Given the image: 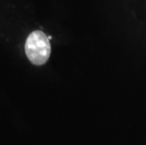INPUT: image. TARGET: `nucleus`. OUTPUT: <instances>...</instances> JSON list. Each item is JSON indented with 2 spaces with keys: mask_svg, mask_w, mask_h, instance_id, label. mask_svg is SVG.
<instances>
[{
  "mask_svg": "<svg viewBox=\"0 0 146 145\" xmlns=\"http://www.w3.org/2000/svg\"><path fill=\"white\" fill-rule=\"evenodd\" d=\"M25 51L29 61L34 65H42L48 60L51 54L49 38L41 30H36L27 37Z\"/></svg>",
  "mask_w": 146,
  "mask_h": 145,
  "instance_id": "1",
  "label": "nucleus"
}]
</instances>
